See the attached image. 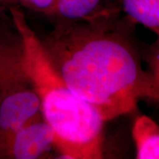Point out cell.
Wrapping results in <instances>:
<instances>
[{"label":"cell","instance_id":"5","mask_svg":"<svg viewBox=\"0 0 159 159\" xmlns=\"http://www.w3.org/2000/svg\"><path fill=\"white\" fill-rule=\"evenodd\" d=\"M116 10L119 9L113 0H56L55 13L50 20L52 24L74 22Z\"/></svg>","mask_w":159,"mask_h":159},{"label":"cell","instance_id":"1","mask_svg":"<svg viewBox=\"0 0 159 159\" xmlns=\"http://www.w3.org/2000/svg\"><path fill=\"white\" fill-rule=\"evenodd\" d=\"M52 25L38 36L47 59L104 122L129 113L141 99L158 101L159 78L142 67L137 24L119 10Z\"/></svg>","mask_w":159,"mask_h":159},{"label":"cell","instance_id":"4","mask_svg":"<svg viewBox=\"0 0 159 159\" xmlns=\"http://www.w3.org/2000/svg\"><path fill=\"white\" fill-rule=\"evenodd\" d=\"M56 136L40 111L0 143V159H37L55 148Z\"/></svg>","mask_w":159,"mask_h":159},{"label":"cell","instance_id":"3","mask_svg":"<svg viewBox=\"0 0 159 159\" xmlns=\"http://www.w3.org/2000/svg\"><path fill=\"white\" fill-rule=\"evenodd\" d=\"M39 112L22 36L9 15L0 21V143Z\"/></svg>","mask_w":159,"mask_h":159},{"label":"cell","instance_id":"6","mask_svg":"<svg viewBox=\"0 0 159 159\" xmlns=\"http://www.w3.org/2000/svg\"><path fill=\"white\" fill-rule=\"evenodd\" d=\"M137 159L159 158V127L146 115L137 117L132 129Z\"/></svg>","mask_w":159,"mask_h":159},{"label":"cell","instance_id":"2","mask_svg":"<svg viewBox=\"0 0 159 159\" xmlns=\"http://www.w3.org/2000/svg\"><path fill=\"white\" fill-rule=\"evenodd\" d=\"M21 34L26 64L39 98L40 111L56 136L61 158L101 159L103 120L97 110L70 89L52 68L20 6L7 8Z\"/></svg>","mask_w":159,"mask_h":159},{"label":"cell","instance_id":"7","mask_svg":"<svg viewBox=\"0 0 159 159\" xmlns=\"http://www.w3.org/2000/svg\"><path fill=\"white\" fill-rule=\"evenodd\" d=\"M115 6L136 24L159 34V0H113Z\"/></svg>","mask_w":159,"mask_h":159},{"label":"cell","instance_id":"8","mask_svg":"<svg viewBox=\"0 0 159 159\" xmlns=\"http://www.w3.org/2000/svg\"><path fill=\"white\" fill-rule=\"evenodd\" d=\"M0 4L6 9L10 6H22L50 20L54 16L56 9V0H0Z\"/></svg>","mask_w":159,"mask_h":159},{"label":"cell","instance_id":"9","mask_svg":"<svg viewBox=\"0 0 159 159\" xmlns=\"http://www.w3.org/2000/svg\"><path fill=\"white\" fill-rule=\"evenodd\" d=\"M8 16H9V13H8L7 9L0 4V21L3 20L4 19H6V17H8Z\"/></svg>","mask_w":159,"mask_h":159}]
</instances>
